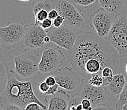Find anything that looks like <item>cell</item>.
I'll use <instances>...</instances> for the list:
<instances>
[{"mask_svg": "<svg viewBox=\"0 0 127 110\" xmlns=\"http://www.w3.org/2000/svg\"><path fill=\"white\" fill-rule=\"evenodd\" d=\"M64 53L73 70L87 80L106 67L116 72L120 64L118 52L108 39L91 32L81 31L73 47Z\"/></svg>", "mask_w": 127, "mask_h": 110, "instance_id": "cell-1", "label": "cell"}, {"mask_svg": "<svg viewBox=\"0 0 127 110\" xmlns=\"http://www.w3.org/2000/svg\"><path fill=\"white\" fill-rule=\"evenodd\" d=\"M0 96V103H10L24 109L29 103L35 102L47 109V106L35 95L32 81L22 80L15 72L9 70L8 84Z\"/></svg>", "mask_w": 127, "mask_h": 110, "instance_id": "cell-2", "label": "cell"}, {"mask_svg": "<svg viewBox=\"0 0 127 110\" xmlns=\"http://www.w3.org/2000/svg\"><path fill=\"white\" fill-rule=\"evenodd\" d=\"M41 56L36 49L25 48L24 53L13 57L15 72L22 80H30L39 73Z\"/></svg>", "mask_w": 127, "mask_h": 110, "instance_id": "cell-3", "label": "cell"}, {"mask_svg": "<svg viewBox=\"0 0 127 110\" xmlns=\"http://www.w3.org/2000/svg\"><path fill=\"white\" fill-rule=\"evenodd\" d=\"M55 8L64 17V25L80 31L90 25L89 19L83 14L82 9L70 0H55Z\"/></svg>", "mask_w": 127, "mask_h": 110, "instance_id": "cell-4", "label": "cell"}, {"mask_svg": "<svg viewBox=\"0 0 127 110\" xmlns=\"http://www.w3.org/2000/svg\"><path fill=\"white\" fill-rule=\"evenodd\" d=\"M106 39L118 51L121 58L127 56V11L124 10L115 16L111 30Z\"/></svg>", "mask_w": 127, "mask_h": 110, "instance_id": "cell-5", "label": "cell"}, {"mask_svg": "<svg viewBox=\"0 0 127 110\" xmlns=\"http://www.w3.org/2000/svg\"><path fill=\"white\" fill-rule=\"evenodd\" d=\"M66 58L62 48L58 46L47 47L42 51L39 65V73L52 74L62 68V65Z\"/></svg>", "mask_w": 127, "mask_h": 110, "instance_id": "cell-6", "label": "cell"}, {"mask_svg": "<svg viewBox=\"0 0 127 110\" xmlns=\"http://www.w3.org/2000/svg\"><path fill=\"white\" fill-rule=\"evenodd\" d=\"M27 25L23 22H8L7 25L0 27V44L11 49L22 44Z\"/></svg>", "mask_w": 127, "mask_h": 110, "instance_id": "cell-7", "label": "cell"}, {"mask_svg": "<svg viewBox=\"0 0 127 110\" xmlns=\"http://www.w3.org/2000/svg\"><path fill=\"white\" fill-rule=\"evenodd\" d=\"M80 32L64 25L58 28L53 26L46 30L51 42H54L57 46L66 51H70L73 47Z\"/></svg>", "mask_w": 127, "mask_h": 110, "instance_id": "cell-8", "label": "cell"}, {"mask_svg": "<svg viewBox=\"0 0 127 110\" xmlns=\"http://www.w3.org/2000/svg\"><path fill=\"white\" fill-rule=\"evenodd\" d=\"M53 74L59 87L70 95L78 93L84 78L70 67H62Z\"/></svg>", "mask_w": 127, "mask_h": 110, "instance_id": "cell-9", "label": "cell"}, {"mask_svg": "<svg viewBox=\"0 0 127 110\" xmlns=\"http://www.w3.org/2000/svg\"><path fill=\"white\" fill-rule=\"evenodd\" d=\"M115 16V13L99 8L90 15V26L95 30L98 36L107 38L111 30Z\"/></svg>", "mask_w": 127, "mask_h": 110, "instance_id": "cell-10", "label": "cell"}, {"mask_svg": "<svg viewBox=\"0 0 127 110\" xmlns=\"http://www.w3.org/2000/svg\"><path fill=\"white\" fill-rule=\"evenodd\" d=\"M47 36L46 31L41 27L40 24H27L22 45L24 49H41L46 44L44 39Z\"/></svg>", "mask_w": 127, "mask_h": 110, "instance_id": "cell-11", "label": "cell"}, {"mask_svg": "<svg viewBox=\"0 0 127 110\" xmlns=\"http://www.w3.org/2000/svg\"><path fill=\"white\" fill-rule=\"evenodd\" d=\"M79 94L82 99H87L91 102L92 107L107 104L108 98L103 86L95 87L91 85L88 80L84 79Z\"/></svg>", "mask_w": 127, "mask_h": 110, "instance_id": "cell-12", "label": "cell"}, {"mask_svg": "<svg viewBox=\"0 0 127 110\" xmlns=\"http://www.w3.org/2000/svg\"><path fill=\"white\" fill-rule=\"evenodd\" d=\"M70 97V94L63 89L55 94L44 96V101L48 104L47 110H67Z\"/></svg>", "mask_w": 127, "mask_h": 110, "instance_id": "cell-13", "label": "cell"}, {"mask_svg": "<svg viewBox=\"0 0 127 110\" xmlns=\"http://www.w3.org/2000/svg\"><path fill=\"white\" fill-rule=\"evenodd\" d=\"M125 84L126 78L124 74L120 73L114 75L111 82L108 85L103 86L108 96V100L118 101Z\"/></svg>", "mask_w": 127, "mask_h": 110, "instance_id": "cell-14", "label": "cell"}, {"mask_svg": "<svg viewBox=\"0 0 127 110\" xmlns=\"http://www.w3.org/2000/svg\"><path fill=\"white\" fill-rule=\"evenodd\" d=\"M101 7L107 11L118 14L123 11L127 0H98Z\"/></svg>", "mask_w": 127, "mask_h": 110, "instance_id": "cell-15", "label": "cell"}, {"mask_svg": "<svg viewBox=\"0 0 127 110\" xmlns=\"http://www.w3.org/2000/svg\"><path fill=\"white\" fill-rule=\"evenodd\" d=\"M55 8V0H33L32 10L34 15L41 10H46L49 12Z\"/></svg>", "mask_w": 127, "mask_h": 110, "instance_id": "cell-16", "label": "cell"}, {"mask_svg": "<svg viewBox=\"0 0 127 110\" xmlns=\"http://www.w3.org/2000/svg\"><path fill=\"white\" fill-rule=\"evenodd\" d=\"M9 70L7 63L0 61V92H3L7 85L9 77Z\"/></svg>", "mask_w": 127, "mask_h": 110, "instance_id": "cell-17", "label": "cell"}, {"mask_svg": "<svg viewBox=\"0 0 127 110\" xmlns=\"http://www.w3.org/2000/svg\"><path fill=\"white\" fill-rule=\"evenodd\" d=\"M81 101L82 98L79 93L70 95L67 110H84Z\"/></svg>", "mask_w": 127, "mask_h": 110, "instance_id": "cell-18", "label": "cell"}, {"mask_svg": "<svg viewBox=\"0 0 127 110\" xmlns=\"http://www.w3.org/2000/svg\"><path fill=\"white\" fill-rule=\"evenodd\" d=\"M115 72L109 67H106L101 71V75L103 79V86L108 85L113 80Z\"/></svg>", "mask_w": 127, "mask_h": 110, "instance_id": "cell-19", "label": "cell"}, {"mask_svg": "<svg viewBox=\"0 0 127 110\" xmlns=\"http://www.w3.org/2000/svg\"><path fill=\"white\" fill-rule=\"evenodd\" d=\"M126 104H127V78H126V84L124 89L116 104L115 110H122V108Z\"/></svg>", "mask_w": 127, "mask_h": 110, "instance_id": "cell-20", "label": "cell"}, {"mask_svg": "<svg viewBox=\"0 0 127 110\" xmlns=\"http://www.w3.org/2000/svg\"><path fill=\"white\" fill-rule=\"evenodd\" d=\"M88 82L91 85L95 87L103 86V79L101 74L95 73L92 75L88 80Z\"/></svg>", "mask_w": 127, "mask_h": 110, "instance_id": "cell-21", "label": "cell"}, {"mask_svg": "<svg viewBox=\"0 0 127 110\" xmlns=\"http://www.w3.org/2000/svg\"><path fill=\"white\" fill-rule=\"evenodd\" d=\"M48 11L46 10H39L35 14H34L35 17V24H40L41 22L47 18H48Z\"/></svg>", "mask_w": 127, "mask_h": 110, "instance_id": "cell-22", "label": "cell"}, {"mask_svg": "<svg viewBox=\"0 0 127 110\" xmlns=\"http://www.w3.org/2000/svg\"><path fill=\"white\" fill-rule=\"evenodd\" d=\"M0 108L3 110H24L20 106L10 103H0Z\"/></svg>", "mask_w": 127, "mask_h": 110, "instance_id": "cell-23", "label": "cell"}, {"mask_svg": "<svg viewBox=\"0 0 127 110\" xmlns=\"http://www.w3.org/2000/svg\"><path fill=\"white\" fill-rule=\"evenodd\" d=\"M24 110H47V109L44 108L42 106L39 105L38 103L32 102L27 105L24 108Z\"/></svg>", "mask_w": 127, "mask_h": 110, "instance_id": "cell-24", "label": "cell"}, {"mask_svg": "<svg viewBox=\"0 0 127 110\" xmlns=\"http://www.w3.org/2000/svg\"><path fill=\"white\" fill-rule=\"evenodd\" d=\"M97 0H73L74 3L78 6L87 7L93 3H95Z\"/></svg>", "mask_w": 127, "mask_h": 110, "instance_id": "cell-25", "label": "cell"}, {"mask_svg": "<svg viewBox=\"0 0 127 110\" xmlns=\"http://www.w3.org/2000/svg\"><path fill=\"white\" fill-rule=\"evenodd\" d=\"M64 22V18L63 16L59 15L55 19L53 20V26L58 28L63 25Z\"/></svg>", "mask_w": 127, "mask_h": 110, "instance_id": "cell-26", "label": "cell"}, {"mask_svg": "<svg viewBox=\"0 0 127 110\" xmlns=\"http://www.w3.org/2000/svg\"><path fill=\"white\" fill-rule=\"evenodd\" d=\"M40 25L43 29L46 31V30L49 29L53 27V20H51L50 18H47L40 23Z\"/></svg>", "mask_w": 127, "mask_h": 110, "instance_id": "cell-27", "label": "cell"}, {"mask_svg": "<svg viewBox=\"0 0 127 110\" xmlns=\"http://www.w3.org/2000/svg\"><path fill=\"white\" fill-rule=\"evenodd\" d=\"M81 103L84 110H92V109H93L91 102L89 99H82Z\"/></svg>", "mask_w": 127, "mask_h": 110, "instance_id": "cell-28", "label": "cell"}, {"mask_svg": "<svg viewBox=\"0 0 127 110\" xmlns=\"http://www.w3.org/2000/svg\"><path fill=\"white\" fill-rule=\"evenodd\" d=\"M59 87H59L58 84H55V85H53V86H51L50 87H49V90L44 94V97L46 96H50V95L55 94V93H56V92H58Z\"/></svg>", "mask_w": 127, "mask_h": 110, "instance_id": "cell-29", "label": "cell"}, {"mask_svg": "<svg viewBox=\"0 0 127 110\" xmlns=\"http://www.w3.org/2000/svg\"><path fill=\"white\" fill-rule=\"evenodd\" d=\"M59 12L56 8H54L49 11L48 13V18H50L51 20H53L54 19L56 18L59 15Z\"/></svg>", "mask_w": 127, "mask_h": 110, "instance_id": "cell-30", "label": "cell"}, {"mask_svg": "<svg viewBox=\"0 0 127 110\" xmlns=\"http://www.w3.org/2000/svg\"><path fill=\"white\" fill-rule=\"evenodd\" d=\"M92 110H111L107 104H103L94 107Z\"/></svg>", "mask_w": 127, "mask_h": 110, "instance_id": "cell-31", "label": "cell"}, {"mask_svg": "<svg viewBox=\"0 0 127 110\" xmlns=\"http://www.w3.org/2000/svg\"><path fill=\"white\" fill-rule=\"evenodd\" d=\"M44 42L46 44H48L49 43V42H51V39H50V37H49L48 36H46L44 37Z\"/></svg>", "mask_w": 127, "mask_h": 110, "instance_id": "cell-32", "label": "cell"}, {"mask_svg": "<svg viewBox=\"0 0 127 110\" xmlns=\"http://www.w3.org/2000/svg\"><path fill=\"white\" fill-rule=\"evenodd\" d=\"M15 3H18V2H29L31 0H13Z\"/></svg>", "mask_w": 127, "mask_h": 110, "instance_id": "cell-33", "label": "cell"}, {"mask_svg": "<svg viewBox=\"0 0 127 110\" xmlns=\"http://www.w3.org/2000/svg\"><path fill=\"white\" fill-rule=\"evenodd\" d=\"M3 56V50H2L1 48V45L0 44V59Z\"/></svg>", "mask_w": 127, "mask_h": 110, "instance_id": "cell-34", "label": "cell"}, {"mask_svg": "<svg viewBox=\"0 0 127 110\" xmlns=\"http://www.w3.org/2000/svg\"><path fill=\"white\" fill-rule=\"evenodd\" d=\"M122 110H127V104L125 105L122 108Z\"/></svg>", "mask_w": 127, "mask_h": 110, "instance_id": "cell-35", "label": "cell"}, {"mask_svg": "<svg viewBox=\"0 0 127 110\" xmlns=\"http://www.w3.org/2000/svg\"><path fill=\"white\" fill-rule=\"evenodd\" d=\"M125 71H126V73H127V65H126V67H125Z\"/></svg>", "mask_w": 127, "mask_h": 110, "instance_id": "cell-36", "label": "cell"}, {"mask_svg": "<svg viewBox=\"0 0 127 110\" xmlns=\"http://www.w3.org/2000/svg\"><path fill=\"white\" fill-rule=\"evenodd\" d=\"M0 110H3L2 108H0Z\"/></svg>", "mask_w": 127, "mask_h": 110, "instance_id": "cell-37", "label": "cell"}]
</instances>
